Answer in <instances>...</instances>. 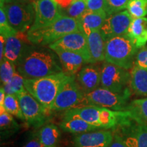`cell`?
<instances>
[{"mask_svg": "<svg viewBox=\"0 0 147 147\" xmlns=\"http://www.w3.org/2000/svg\"><path fill=\"white\" fill-rule=\"evenodd\" d=\"M16 69L25 79L42 78L63 71L58 55L54 51L36 45L24 54Z\"/></svg>", "mask_w": 147, "mask_h": 147, "instance_id": "1", "label": "cell"}, {"mask_svg": "<svg viewBox=\"0 0 147 147\" xmlns=\"http://www.w3.org/2000/svg\"><path fill=\"white\" fill-rule=\"evenodd\" d=\"M74 77L75 76L63 71L42 78L25 79L24 86L25 89L47 109L54 102L60 90Z\"/></svg>", "mask_w": 147, "mask_h": 147, "instance_id": "2", "label": "cell"}, {"mask_svg": "<svg viewBox=\"0 0 147 147\" xmlns=\"http://www.w3.org/2000/svg\"><path fill=\"white\" fill-rule=\"evenodd\" d=\"M125 114L126 111H115L100 106H86L65 110L63 118L76 117L100 129H113L118 125Z\"/></svg>", "mask_w": 147, "mask_h": 147, "instance_id": "3", "label": "cell"}, {"mask_svg": "<svg viewBox=\"0 0 147 147\" xmlns=\"http://www.w3.org/2000/svg\"><path fill=\"white\" fill-rule=\"evenodd\" d=\"M139 49L127 34L106 41L105 61L126 69H131Z\"/></svg>", "mask_w": 147, "mask_h": 147, "instance_id": "4", "label": "cell"}, {"mask_svg": "<svg viewBox=\"0 0 147 147\" xmlns=\"http://www.w3.org/2000/svg\"><path fill=\"white\" fill-rule=\"evenodd\" d=\"M78 31H81L78 19L63 15L49 26L28 32L27 35L34 45L47 47L66 35Z\"/></svg>", "mask_w": 147, "mask_h": 147, "instance_id": "5", "label": "cell"}, {"mask_svg": "<svg viewBox=\"0 0 147 147\" xmlns=\"http://www.w3.org/2000/svg\"><path fill=\"white\" fill-rule=\"evenodd\" d=\"M131 91L124 93H115L100 87L84 95L78 107L94 106L106 108L115 111H125L127 107Z\"/></svg>", "mask_w": 147, "mask_h": 147, "instance_id": "6", "label": "cell"}, {"mask_svg": "<svg viewBox=\"0 0 147 147\" xmlns=\"http://www.w3.org/2000/svg\"><path fill=\"white\" fill-rule=\"evenodd\" d=\"M112 131L120 136L127 147H147V124L136 120L128 111Z\"/></svg>", "mask_w": 147, "mask_h": 147, "instance_id": "7", "label": "cell"}, {"mask_svg": "<svg viewBox=\"0 0 147 147\" xmlns=\"http://www.w3.org/2000/svg\"><path fill=\"white\" fill-rule=\"evenodd\" d=\"M131 74L128 69L104 62L101 67V87L115 93H124L130 89Z\"/></svg>", "mask_w": 147, "mask_h": 147, "instance_id": "8", "label": "cell"}, {"mask_svg": "<svg viewBox=\"0 0 147 147\" xmlns=\"http://www.w3.org/2000/svg\"><path fill=\"white\" fill-rule=\"evenodd\" d=\"M8 23L16 32H28L34 23L35 9L33 2L10 3L3 5Z\"/></svg>", "mask_w": 147, "mask_h": 147, "instance_id": "9", "label": "cell"}, {"mask_svg": "<svg viewBox=\"0 0 147 147\" xmlns=\"http://www.w3.org/2000/svg\"><path fill=\"white\" fill-rule=\"evenodd\" d=\"M16 96L27 125L34 128L43 125L47 121L48 114L50 113L47 108L42 105L26 89Z\"/></svg>", "mask_w": 147, "mask_h": 147, "instance_id": "10", "label": "cell"}, {"mask_svg": "<svg viewBox=\"0 0 147 147\" xmlns=\"http://www.w3.org/2000/svg\"><path fill=\"white\" fill-rule=\"evenodd\" d=\"M85 93L77 82L76 76L74 77L60 90L54 102L47 108L48 111H63L78 107Z\"/></svg>", "mask_w": 147, "mask_h": 147, "instance_id": "11", "label": "cell"}, {"mask_svg": "<svg viewBox=\"0 0 147 147\" xmlns=\"http://www.w3.org/2000/svg\"><path fill=\"white\" fill-rule=\"evenodd\" d=\"M33 3L35 18L29 32L49 26L64 15L63 11L52 0H36Z\"/></svg>", "mask_w": 147, "mask_h": 147, "instance_id": "12", "label": "cell"}, {"mask_svg": "<svg viewBox=\"0 0 147 147\" xmlns=\"http://www.w3.org/2000/svg\"><path fill=\"white\" fill-rule=\"evenodd\" d=\"M49 49H62L81 55L87 63H91L87 36L81 31L69 34L49 46Z\"/></svg>", "mask_w": 147, "mask_h": 147, "instance_id": "13", "label": "cell"}, {"mask_svg": "<svg viewBox=\"0 0 147 147\" xmlns=\"http://www.w3.org/2000/svg\"><path fill=\"white\" fill-rule=\"evenodd\" d=\"M133 18L127 10H123L107 16L100 29L104 39L108 40L127 34Z\"/></svg>", "mask_w": 147, "mask_h": 147, "instance_id": "14", "label": "cell"}, {"mask_svg": "<svg viewBox=\"0 0 147 147\" xmlns=\"http://www.w3.org/2000/svg\"><path fill=\"white\" fill-rule=\"evenodd\" d=\"M27 33L18 32L15 36L9 37L6 40L3 58L12 61L16 66L26 51L34 45L29 40Z\"/></svg>", "mask_w": 147, "mask_h": 147, "instance_id": "15", "label": "cell"}, {"mask_svg": "<svg viewBox=\"0 0 147 147\" xmlns=\"http://www.w3.org/2000/svg\"><path fill=\"white\" fill-rule=\"evenodd\" d=\"M113 140V131L97 129L78 134L74 138V147H109Z\"/></svg>", "mask_w": 147, "mask_h": 147, "instance_id": "16", "label": "cell"}, {"mask_svg": "<svg viewBox=\"0 0 147 147\" xmlns=\"http://www.w3.org/2000/svg\"><path fill=\"white\" fill-rule=\"evenodd\" d=\"M76 80L85 94L91 93L101 85V67L94 63L84 65L77 74Z\"/></svg>", "mask_w": 147, "mask_h": 147, "instance_id": "17", "label": "cell"}, {"mask_svg": "<svg viewBox=\"0 0 147 147\" xmlns=\"http://www.w3.org/2000/svg\"><path fill=\"white\" fill-rule=\"evenodd\" d=\"M107 16L105 11L94 12L86 10L78 19L80 30L87 36L93 31L100 30Z\"/></svg>", "mask_w": 147, "mask_h": 147, "instance_id": "18", "label": "cell"}, {"mask_svg": "<svg viewBox=\"0 0 147 147\" xmlns=\"http://www.w3.org/2000/svg\"><path fill=\"white\" fill-rule=\"evenodd\" d=\"M53 51L58 55L64 71L72 76L78 73L84 63H87L81 55L77 53L62 49H55Z\"/></svg>", "mask_w": 147, "mask_h": 147, "instance_id": "19", "label": "cell"}, {"mask_svg": "<svg viewBox=\"0 0 147 147\" xmlns=\"http://www.w3.org/2000/svg\"><path fill=\"white\" fill-rule=\"evenodd\" d=\"M87 42L91 63H96L105 60L106 40L101 34L100 30L93 31L88 35Z\"/></svg>", "mask_w": 147, "mask_h": 147, "instance_id": "20", "label": "cell"}, {"mask_svg": "<svg viewBox=\"0 0 147 147\" xmlns=\"http://www.w3.org/2000/svg\"><path fill=\"white\" fill-rule=\"evenodd\" d=\"M146 34L147 18H133L127 34L135 41L136 45L139 49L146 45Z\"/></svg>", "mask_w": 147, "mask_h": 147, "instance_id": "21", "label": "cell"}, {"mask_svg": "<svg viewBox=\"0 0 147 147\" xmlns=\"http://www.w3.org/2000/svg\"><path fill=\"white\" fill-rule=\"evenodd\" d=\"M130 74L131 91L136 95L147 96V69L134 65Z\"/></svg>", "mask_w": 147, "mask_h": 147, "instance_id": "22", "label": "cell"}, {"mask_svg": "<svg viewBox=\"0 0 147 147\" xmlns=\"http://www.w3.org/2000/svg\"><path fill=\"white\" fill-rule=\"evenodd\" d=\"M59 126L64 131L71 134H82L94 130L101 129L97 127L86 122L80 118H63Z\"/></svg>", "mask_w": 147, "mask_h": 147, "instance_id": "23", "label": "cell"}, {"mask_svg": "<svg viewBox=\"0 0 147 147\" xmlns=\"http://www.w3.org/2000/svg\"><path fill=\"white\" fill-rule=\"evenodd\" d=\"M40 140L45 147H58L61 139V131L54 124L42 126L38 131Z\"/></svg>", "mask_w": 147, "mask_h": 147, "instance_id": "24", "label": "cell"}, {"mask_svg": "<svg viewBox=\"0 0 147 147\" xmlns=\"http://www.w3.org/2000/svg\"><path fill=\"white\" fill-rule=\"evenodd\" d=\"M19 130V125L12 115L6 112L4 108H0V132L1 139L5 140L14 135Z\"/></svg>", "mask_w": 147, "mask_h": 147, "instance_id": "25", "label": "cell"}, {"mask_svg": "<svg viewBox=\"0 0 147 147\" xmlns=\"http://www.w3.org/2000/svg\"><path fill=\"white\" fill-rule=\"evenodd\" d=\"M125 111H128L136 120L147 124V97L132 100Z\"/></svg>", "mask_w": 147, "mask_h": 147, "instance_id": "26", "label": "cell"}, {"mask_svg": "<svg viewBox=\"0 0 147 147\" xmlns=\"http://www.w3.org/2000/svg\"><path fill=\"white\" fill-rule=\"evenodd\" d=\"M3 108L10 115L17 118L25 121L23 112H22L19 101L16 95H6L3 104Z\"/></svg>", "mask_w": 147, "mask_h": 147, "instance_id": "27", "label": "cell"}, {"mask_svg": "<svg viewBox=\"0 0 147 147\" xmlns=\"http://www.w3.org/2000/svg\"><path fill=\"white\" fill-rule=\"evenodd\" d=\"M126 9L133 18L145 17L147 15V0H129Z\"/></svg>", "mask_w": 147, "mask_h": 147, "instance_id": "28", "label": "cell"}, {"mask_svg": "<svg viewBox=\"0 0 147 147\" xmlns=\"http://www.w3.org/2000/svg\"><path fill=\"white\" fill-rule=\"evenodd\" d=\"M24 80L25 78L18 71H16L13 78L8 83L1 86L4 89L6 95H17L18 93L25 89L24 86Z\"/></svg>", "mask_w": 147, "mask_h": 147, "instance_id": "29", "label": "cell"}, {"mask_svg": "<svg viewBox=\"0 0 147 147\" xmlns=\"http://www.w3.org/2000/svg\"><path fill=\"white\" fill-rule=\"evenodd\" d=\"M16 71L17 69L15 64L7 59L3 58L1 61L0 66V78L1 84L4 85L8 83L13 78Z\"/></svg>", "mask_w": 147, "mask_h": 147, "instance_id": "30", "label": "cell"}, {"mask_svg": "<svg viewBox=\"0 0 147 147\" xmlns=\"http://www.w3.org/2000/svg\"><path fill=\"white\" fill-rule=\"evenodd\" d=\"M87 10V5L83 0H74L66 10H63L64 15L79 19Z\"/></svg>", "mask_w": 147, "mask_h": 147, "instance_id": "31", "label": "cell"}, {"mask_svg": "<svg viewBox=\"0 0 147 147\" xmlns=\"http://www.w3.org/2000/svg\"><path fill=\"white\" fill-rule=\"evenodd\" d=\"M17 32L11 27L8 23L4 9L3 7H0V34L1 36L8 38L9 37L15 36Z\"/></svg>", "mask_w": 147, "mask_h": 147, "instance_id": "32", "label": "cell"}, {"mask_svg": "<svg viewBox=\"0 0 147 147\" xmlns=\"http://www.w3.org/2000/svg\"><path fill=\"white\" fill-rule=\"evenodd\" d=\"M129 0H106V12L107 16L117 13L127 8Z\"/></svg>", "mask_w": 147, "mask_h": 147, "instance_id": "33", "label": "cell"}, {"mask_svg": "<svg viewBox=\"0 0 147 147\" xmlns=\"http://www.w3.org/2000/svg\"><path fill=\"white\" fill-rule=\"evenodd\" d=\"M87 5V10L106 12V0H83Z\"/></svg>", "mask_w": 147, "mask_h": 147, "instance_id": "34", "label": "cell"}, {"mask_svg": "<svg viewBox=\"0 0 147 147\" xmlns=\"http://www.w3.org/2000/svg\"><path fill=\"white\" fill-rule=\"evenodd\" d=\"M134 65L147 69V47L139 49L136 57Z\"/></svg>", "mask_w": 147, "mask_h": 147, "instance_id": "35", "label": "cell"}, {"mask_svg": "<svg viewBox=\"0 0 147 147\" xmlns=\"http://www.w3.org/2000/svg\"><path fill=\"white\" fill-rule=\"evenodd\" d=\"M23 147H45L40 142L38 133L32 134L29 138L28 140L27 141Z\"/></svg>", "mask_w": 147, "mask_h": 147, "instance_id": "36", "label": "cell"}, {"mask_svg": "<svg viewBox=\"0 0 147 147\" xmlns=\"http://www.w3.org/2000/svg\"><path fill=\"white\" fill-rule=\"evenodd\" d=\"M113 140L109 147H127V146L125 144L123 139L120 137V136L115 133V132L113 131Z\"/></svg>", "mask_w": 147, "mask_h": 147, "instance_id": "37", "label": "cell"}, {"mask_svg": "<svg viewBox=\"0 0 147 147\" xmlns=\"http://www.w3.org/2000/svg\"><path fill=\"white\" fill-rule=\"evenodd\" d=\"M58 5L62 11L65 10L70 5L74 0H52Z\"/></svg>", "mask_w": 147, "mask_h": 147, "instance_id": "38", "label": "cell"}, {"mask_svg": "<svg viewBox=\"0 0 147 147\" xmlns=\"http://www.w3.org/2000/svg\"><path fill=\"white\" fill-rule=\"evenodd\" d=\"M6 38L2 36H0V61L4 57V51L6 43Z\"/></svg>", "mask_w": 147, "mask_h": 147, "instance_id": "39", "label": "cell"}, {"mask_svg": "<svg viewBox=\"0 0 147 147\" xmlns=\"http://www.w3.org/2000/svg\"><path fill=\"white\" fill-rule=\"evenodd\" d=\"M5 95L6 94H5L4 89H3L2 86H1V89H0V108H3Z\"/></svg>", "mask_w": 147, "mask_h": 147, "instance_id": "40", "label": "cell"}, {"mask_svg": "<svg viewBox=\"0 0 147 147\" xmlns=\"http://www.w3.org/2000/svg\"><path fill=\"white\" fill-rule=\"evenodd\" d=\"M36 0H5V3H30L34 2Z\"/></svg>", "mask_w": 147, "mask_h": 147, "instance_id": "41", "label": "cell"}, {"mask_svg": "<svg viewBox=\"0 0 147 147\" xmlns=\"http://www.w3.org/2000/svg\"><path fill=\"white\" fill-rule=\"evenodd\" d=\"M5 4V0H0V7H3Z\"/></svg>", "mask_w": 147, "mask_h": 147, "instance_id": "42", "label": "cell"}, {"mask_svg": "<svg viewBox=\"0 0 147 147\" xmlns=\"http://www.w3.org/2000/svg\"><path fill=\"white\" fill-rule=\"evenodd\" d=\"M146 38H147V34H146Z\"/></svg>", "mask_w": 147, "mask_h": 147, "instance_id": "43", "label": "cell"}]
</instances>
